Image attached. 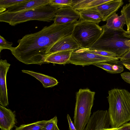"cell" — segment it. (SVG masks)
<instances>
[{
  "label": "cell",
  "instance_id": "6da1fadb",
  "mask_svg": "<svg viewBox=\"0 0 130 130\" xmlns=\"http://www.w3.org/2000/svg\"><path fill=\"white\" fill-rule=\"evenodd\" d=\"M76 23L63 25L53 23L45 26L39 31L26 35L19 39L18 45L10 51L18 60L25 64L46 63L45 61L50 48L61 38L71 35Z\"/></svg>",
  "mask_w": 130,
  "mask_h": 130
},
{
  "label": "cell",
  "instance_id": "7a4b0ae2",
  "mask_svg": "<svg viewBox=\"0 0 130 130\" xmlns=\"http://www.w3.org/2000/svg\"><path fill=\"white\" fill-rule=\"evenodd\" d=\"M107 98L108 112L112 128H118L130 122V93L124 89L109 90Z\"/></svg>",
  "mask_w": 130,
  "mask_h": 130
},
{
  "label": "cell",
  "instance_id": "3957f363",
  "mask_svg": "<svg viewBox=\"0 0 130 130\" xmlns=\"http://www.w3.org/2000/svg\"><path fill=\"white\" fill-rule=\"evenodd\" d=\"M102 26L103 31L101 35L89 49L112 53L120 59L130 50L128 43L130 38L124 35L126 31L109 28L105 25Z\"/></svg>",
  "mask_w": 130,
  "mask_h": 130
},
{
  "label": "cell",
  "instance_id": "277c9868",
  "mask_svg": "<svg viewBox=\"0 0 130 130\" xmlns=\"http://www.w3.org/2000/svg\"><path fill=\"white\" fill-rule=\"evenodd\" d=\"M58 9L49 3L21 12L11 13L5 11L0 13V22L12 26L31 20L50 22L53 21Z\"/></svg>",
  "mask_w": 130,
  "mask_h": 130
},
{
  "label": "cell",
  "instance_id": "5b68a950",
  "mask_svg": "<svg viewBox=\"0 0 130 130\" xmlns=\"http://www.w3.org/2000/svg\"><path fill=\"white\" fill-rule=\"evenodd\" d=\"M95 92L80 89L76 94L73 122L77 130H84L91 117Z\"/></svg>",
  "mask_w": 130,
  "mask_h": 130
},
{
  "label": "cell",
  "instance_id": "8992f818",
  "mask_svg": "<svg viewBox=\"0 0 130 130\" xmlns=\"http://www.w3.org/2000/svg\"><path fill=\"white\" fill-rule=\"evenodd\" d=\"M103 31L102 26L94 23L78 20L71 35L80 48H88L98 40Z\"/></svg>",
  "mask_w": 130,
  "mask_h": 130
},
{
  "label": "cell",
  "instance_id": "52a82bcc",
  "mask_svg": "<svg viewBox=\"0 0 130 130\" xmlns=\"http://www.w3.org/2000/svg\"><path fill=\"white\" fill-rule=\"evenodd\" d=\"M88 48H80L73 51L69 60V63L76 65L88 66L98 63L116 64L120 59L104 56L90 52Z\"/></svg>",
  "mask_w": 130,
  "mask_h": 130
},
{
  "label": "cell",
  "instance_id": "ba28073f",
  "mask_svg": "<svg viewBox=\"0 0 130 130\" xmlns=\"http://www.w3.org/2000/svg\"><path fill=\"white\" fill-rule=\"evenodd\" d=\"M108 111L98 110L93 112L84 130H106L110 128Z\"/></svg>",
  "mask_w": 130,
  "mask_h": 130
},
{
  "label": "cell",
  "instance_id": "9c48e42d",
  "mask_svg": "<svg viewBox=\"0 0 130 130\" xmlns=\"http://www.w3.org/2000/svg\"><path fill=\"white\" fill-rule=\"evenodd\" d=\"M80 16L78 11L71 7L59 8L53 20L58 25L72 24L78 22Z\"/></svg>",
  "mask_w": 130,
  "mask_h": 130
},
{
  "label": "cell",
  "instance_id": "30bf717a",
  "mask_svg": "<svg viewBox=\"0 0 130 130\" xmlns=\"http://www.w3.org/2000/svg\"><path fill=\"white\" fill-rule=\"evenodd\" d=\"M10 66L6 60H0V104L4 107L9 104L6 78Z\"/></svg>",
  "mask_w": 130,
  "mask_h": 130
},
{
  "label": "cell",
  "instance_id": "8fae6325",
  "mask_svg": "<svg viewBox=\"0 0 130 130\" xmlns=\"http://www.w3.org/2000/svg\"><path fill=\"white\" fill-rule=\"evenodd\" d=\"M80 48L79 45L71 34L62 37L48 51L47 56L57 52L70 50L75 51Z\"/></svg>",
  "mask_w": 130,
  "mask_h": 130
},
{
  "label": "cell",
  "instance_id": "7c38bea8",
  "mask_svg": "<svg viewBox=\"0 0 130 130\" xmlns=\"http://www.w3.org/2000/svg\"><path fill=\"white\" fill-rule=\"evenodd\" d=\"M123 3L122 0H110L96 8L101 14L103 21H106L112 15L116 13Z\"/></svg>",
  "mask_w": 130,
  "mask_h": 130
},
{
  "label": "cell",
  "instance_id": "4fadbf2b",
  "mask_svg": "<svg viewBox=\"0 0 130 130\" xmlns=\"http://www.w3.org/2000/svg\"><path fill=\"white\" fill-rule=\"evenodd\" d=\"M14 112L0 105V128L1 130H11L17 122Z\"/></svg>",
  "mask_w": 130,
  "mask_h": 130
},
{
  "label": "cell",
  "instance_id": "5bb4252c",
  "mask_svg": "<svg viewBox=\"0 0 130 130\" xmlns=\"http://www.w3.org/2000/svg\"><path fill=\"white\" fill-rule=\"evenodd\" d=\"M49 3L50 0H27L25 2L8 8L6 11L11 13L21 12L34 9Z\"/></svg>",
  "mask_w": 130,
  "mask_h": 130
},
{
  "label": "cell",
  "instance_id": "9a60e30c",
  "mask_svg": "<svg viewBox=\"0 0 130 130\" xmlns=\"http://www.w3.org/2000/svg\"><path fill=\"white\" fill-rule=\"evenodd\" d=\"M81 21L90 22L98 24L103 21L102 16L96 7L78 11Z\"/></svg>",
  "mask_w": 130,
  "mask_h": 130
},
{
  "label": "cell",
  "instance_id": "2e32d148",
  "mask_svg": "<svg viewBox=\"0 0 130 130\" xmlns=\"http://www.w3.org/2000/svg\"><path fill=\"white\" fill-rule=\"evenodd\" d=\"M74 51L70 50L56 52L48 56L45 62L59 64H65L69 63V60L72 53Z\"/></svg>",
  "mask_w": 130,
  "mask_h": 130
},
{
  "label": "cell",
  "instance_id": "e0dca14e",
  "mask_svg": "<svg viewBox=\"0 0 130 130\" xmlns=\"http://www.w3.org/2000/svg\"><path fill=\"white\" fill-rule=\"evenodd\" d=\"M22 71L23 73L29 74L37 79L45 88L53 87L58 83L57 80L52 77L31 71L23 70Z\"/></svg>",
  "mask_w": 130,
  "mask_h": 130
},
{
  "label": "cell",
  "instance_id": "ac0fdd59",
  "mask_svg": "<svg viewBox=\"0 0 130 130\" xmlns=\"http://www.w3.org/2000/svg\"><path fill=\"white\" fill-rule=\"evenodd\" d=\"M110 0H73L72 7L77 11L95 7Z\"/></svg>",
  "mask_w": 130,
  "mask_h": 130
},
{
  "label": "cell",
  "instance_id": "d6986e66",
  "mask_svg": "<svg viewBox=\"0 0 130 130\" xmlns=\"http://www.w3.org/2000/svg\"><path fill=\"white\" fill-rule=\"evenodd\" d=\"M106 22L105 25L107 27L116 30L123 29V27L126 24L124 15L123 14L119 15L116 13L109 17Z\"/></svg>",
  "mask_w": 130,
  "mask_h": 130
},
{
  "label": "cell",
  "instance_id": "ffe728a7",
  "mask_svg": "<svg viewBox=\"0 0 130 130\" xmlns=\"http://www.w3.org/2000/svg\"><path fill=\"white\" fill-rule=\"evenodd\" d=\"M47 120H42L27 124H23L14 130H41Z\"/></svg>",
  "mask_w": 130,
  "mask_h": 130
},
{
  "label": "cell",
  "instance_id": "44dd1931",
  "mask_svg": "<svg viewBox=\"0 0 130 130\" xmlns=\"http://www.w3.org/2000/svg\"><path fill=\"white\" fill-rule=\"evenodd\" d=\"M27 0H0V13L6 11L7 9Z\"/></svg>",
  "mask_w": 130,
  "mask_h": 130
},
{
  "label": "cell",
  "instance_id": "7402d4cb",
  "mask_svg": "<svg viewBox=\"0 0 130 130\" xmlns=\"http://www.w3.org/2000/svg\"><path fill=\"white\" fill-rule=\"evenodd\" d=\"M58 119L56 116L47 120L41 130H60L57 126Z\"/></svg>",
  "mask_w": 130,
  "mask_h": 130
},
{
  "label": "cell",
  "instance_id": "603a6c76",
  "mask_svg": "<svg viewBox=\"0 0 130 130\" xmlns=\"http://www.w3.org/2000/svg\"><path fill=\"white\" fill-rule=\"evenodd\" d=\"M73 0H50V3L58 9L66 7H72Z\"/></svg>",
  "mask_w": 130,
  "mask_h": 130
},
{
  "label": "cell",
  "instance_id": "cb8c5ba5",
  "mask_svg": "<svg viewBox=\"0 0 130 130\" xmlns=\"http://www.w3.org/2000/svg\"><path fill=\"white\" fill-rule=\"evenodd\" d=\"M13 43L7 41L3 37L0 36V52L4 49H8L10 51L13 47Z\"/></svg>",
  "mask_w": 130,
  "mask_h": 130
},
{
  "label": "cell",
  "instance_id": "d4e9b609",
  "mask_svg": "<svg viewBox=\"0 0 130 130\" xmlns=\"http://www.w3.org/2000/svg\"><path fill=\"white\" fill-rule=\"evenodd\" d=\"M93 65L101 68L108 72L112 74H116L112 68V64L107 63H98Z\"/></svg>",
  "mask_w": 130,
  "mask_h": 130
},
{
  "label": "cell",
  "instance_id": "484cf974",
  "mask_svg": "<svg viewBox=\"0 0 130 130\" xmlns=\"http://www.w3.org/2000/svg\"><path fill=\"white\" fill-rule=\"evenodd\" d=\"M128 2L129 3L123 7L121 11V14L125 16L126 24L130 21V0Z\"/></svg>",
  "mask_w": 130,
  "mask_h": 130
},
{
  "label": "cell",
  "instance_id": "4316f807",
  "mask_svg": "<svg viewBox=\"0 0 130 130\" xmlns=\"http://www.w3.org/2000/svg\"><path fill=\"white\" fill-rule=\"evenodd\" d=\"M88 50L91 53L104 56L111 58L117 57L116 54L110 52L90 50L89 49Z\"/></svg>",
  "mask_w": 130,
  "mask_h": 130
},
{
  "label": "cell",
  "instance_id": "83f0119b",
  "mask_svg": "<svg viewBox=\"0 0 130 130\" xmlns=\"http://www.w3.org/2000/svg\"><path fill=\"white\" fill-rule=\"evenodd\" d=\"M116 64L122 65L123 64L130 65V51H128L121 57Z\"/></svg>",
  "mask_w": 130,
  "mask_h": 130
},
{
  "label": "cell",
  "instance_id": "f1b7e54d",
  "mask_svg": "<svg viewBox=\"0 0 130 130\" xmlns=\"http://www.w3.org/2000/svg\"><path fill=\"white\" fill-rule=\"evenodd\" d=\"M123 66L117 64H112V68L116 74L121 73L124 70Z\"/></svg>",
  "mask_w": 130,
  "mask_h": 130
},
{
  "label": "cell",
  "instance_id": "f546056e",
  "mask_svg": "<svg viewBox=\"0 0 130 130\" xmlns=\"http://www.w3.org/2000/svg\"><path fill=\"white\" fill-rule=\"evenodd\" d=\"M121 76L124 81L130 84V72H124L121 74Z\"/></svg>",
  "mask_w": 130,
  "mask_h": 130
},
{
  "label": "cell",
  "instance_id": "4dcf8cb0",
  "mask_svg": "<svg viewBox=\"0 0 130 130\" xmlns=\"http://www.w3.org/2000/svg\"><path fill=\"white\" fill-rule=\"evenodd\" d=\"M67 118L69 124V130H77L69 114L67 115Z\"/></svg>",
  "mask_w": 130,
  "mask_h": 130
},
{
  "label": "cell",
  "instance_id": "1f68e13d",
  "mask_svg": "<svg viewBox=\"0 0 130 130\" xmlns=\"http://www.w3.org/2000/svg\"><path fill=\"white\" fill-rule=\"evenodd\" d=\"M117 130H130V122L124 124L118 128Z\"/></svg>",
  "mask_w": 130,
  "mask_h": 130
},
{
  "label": "cell",
  "instance_id": "d6a6232c",
  "mask_svg": "<svg viewBox=\"0 0 130 130\" xmlns=\"http://www.w3.org/2000/svg\"><path fill=\"white\" fill-rule=\"evenodd\" d=\"M126 25L127 26V31L130 32V21H129Z\"/></svg>",
  "mask_w": 130,
  "mask_h": 130
},
{
  "label": "cell",
  "instance_id": "836d02e7",
  "mask_svg": "<svg viewBox=\"0 0 130 130\" xmlns=\"http://www.w3.org/2000/svg\"><path fill=\"white\" fill-rule=\"evenodd\" d=\"M124 35L127 37L130 38V32H128L126 31L124 33Z\"/></svg>",
  "mask_w": 130,
  "mask_h": 130
},
{
  "label": "cell",
  "instance_id": "e575fe53",
  "mask_svg": "<svg viewBox=\"0 0 130 130\" xmlns=\"http://www.w3.org/2000/svg\"><path fill=\"white\" fill-rule=\"evenodd\" d=\"M123 65L126 68L130 71V65L123 64Z\"/></svg>",
  "mask_w": 130,
  "mask_h": 130
},
{
  "label": "cell",
  "instance_id": "d590c367",
  "mask_svg": "<svg viewBox=\"0 0 130 130\" xmlns=\"http://www.w3.org/2000/svg\"><path fill=\"white\" fill-rule=\"evenodd\" d=\"M118 128H109L106 130H117Z\"/></svg>",
  "mask_w": 130,
  "mask_h": 130
},
{
  "label": "cell",
  "instance_id": "8d00e7d4",
  "mask_svg": "<svg viewBox=\"0 0 130 130\" xmlns=\"http://www.w3.org/2000/svg\"><path fill=\"white\" fill-rule=\"evenodd\" d=\"M129 47H130V40H129ZM129 51H130V50H129Z\"/></svg>",
  "mask_w": 130,
  "mask_h": 130
}]
</instances>
